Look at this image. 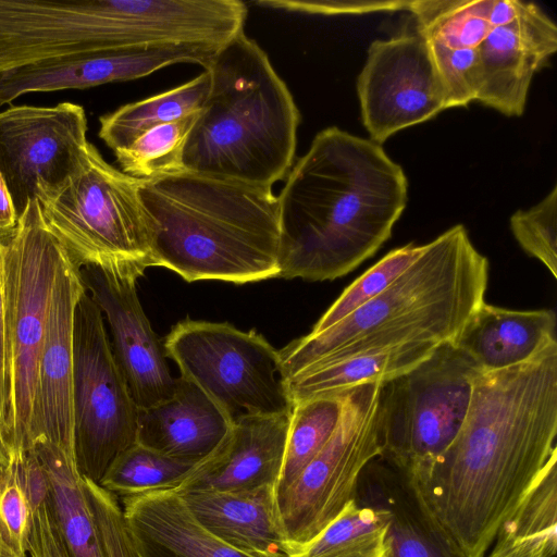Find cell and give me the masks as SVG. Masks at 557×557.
<instances>
[{
  "label": "cell",
  "mask_w": 557,
  "mask_h": 557,
  "mask_svg": "<svg viewBox=\"0 0 557 557\" xmlns=\"http://www.w3.org/2000/svg\"><path fill=\"white\" fill-rule=\"evenodd\" d=\"M557 342L532 359L474 380L456 437L411 474L468 557H484L497 529L557 454Z\"/></svg>",
  "instance_id": "cell-1"
},
{
  "label": "cell",
  "mask_w": 557,
  "mask_h": 557,
  "mask_svg": "<svg viewBox=\"0 0 557 557\" xmlns=\"http://www.w3.org/2000/svg\"><path fill=\"white\" fill-rule=\"evenodd\" d=\"M408 183L381 145L331 126L293 165L277 197L282 278L332 281L392 235Z\"/></svg>",
  "instance_id": "cell-2"
},
{
  "label": "cell",
  "mask_w": 557,
  "mask_h": 557,
  "mask_svg": "<svg viewBox=\"0 0 557 557\" xmlns=\"http://www.w3.org/2000/svg\"><path fill=\"white\" fill-rule=\"evenodd\" d=\"M152 267L187 282L246 284L278 277L281 228L270 187L182 172L145 180Z\"/></svg>",
  "instance_id": "cell-3"
},
{
  "label": "cell",
  "mask_w": 557,
  "mask_h": 557,
  "mask_svg": "<svg viewBox=\"0 0 557 557\" xmlns=\"http://www.w3.org/2000/svg\"><path fill=\"white\" fill-rule=\"evenodd\" d=\"M488 261L457 224L423 246L385 290L326 331L280 351L287 376L319 364L407 344L453 342L484 301Z\"/></svg>",
  "instance_id": "cell-4"
},
{
  "label": "cell",
  "mask_w": 557,
  "mask_h": 557,
  "mask_svg": "<svg viewBox=\"0 0 557 557\" xmlns=\"http://www.w3.org/2000/svg\"><path fill=\"white\" fill-rule=\"evenodd\" d=\"M205 70L210 89L185 144V171L272 188L296 151L300 114L289 89L244 29Z\"/></svg>",
  "instance_id": "cell-5"
},
{
  "label": "cell",
  "mask_w": 557,
  "mask_h": 557,
  "mask_svg": "<svg viewBox=\"0 0 557 557\" xmlns=\"http://www.w3.org/2000/svg\"><path fill=\"white\" fill-rule=\"evenodd\" d=\"M145 180L109 164L90 143L82 166L64 183L37 186L47 228L78 267L139 278L152 267L148 214L138 190Z\"/></svg>",
  "instance_id": "cell-6"
},
{
  "label": "cell",
  "mask_w": 557,
  "mask_h": 557,
  "mask_svg": "<svg viewBox=\"0 0 557 557\" xmlns=\"http://www.w3.org/2000/svg\"><path fill=\"white\" fill-rule=\"evenodd\" d=\"M62 246L47 228L37 198L17 218L2 246L7 350L3 437L12 453L39 435L38 364Z\"/></svg>",
  "instance_id": "cell-7"
},
{
  "label": "cell",
  "mask_w": 557,
  "mask_h": 557,
  "mask_svg": "<svg viewBox=\"0 0 557 557\" xmlns=\"http://www.w3.org/2000/svg\"><path fill=\"white\" fill-rule=\"evenodd\" d=\"M478 364L451 342L410 371L381 384V458L409 474L430 466L456 437L467 416Z\"/></svg>",
  "instance_id": "cell-8"
},
{
  "label": "cell",
  "mask_w": 557,
  "mask_h": 557,
  "mask_svg": "<svg viewBox=\"0 0 557 557\" xmlns=\"http://www.w3.org/2000/svg\"><path fill=\"white\" fill-rule=\"evenodd\" d=\"M181 376L197 385L232 423L248 416L290 413L280 356L262 335L230 323L184 320L163 343Z\"/></svg>",
  "instance_id": "cell-9"
},
{
  "label": "cell",
  "mask_w": 557,
  "mask_h": 557,
  "mask_svg": "<svg viewBox=\"0 0 557 557\" xmlns=\"http://www.w3.org/2000/svg\"><path fill=\"white\" fill-rule=\"evenodd\" d=\"M74 457L83 479L100 484L136 443L138 408L115 360L103 314L86 288L74 313Z\"/></svg>",
  "instance_id": "cell-10"
},
{
  "label": "cell",
  "mask_w": 557,
  "mask_h": 557,
  "mask_svg": "<svg viewBox=\"0 0 557 557\" xmlns=\"http://www.w3.org/2000/svg\"><path fill=\"white\" fill-rule=\"evenodd\" d=\"M382 383L345 392L338 424L297 479L276 496L282 530L289 546L319 534L355 498L366 466L381 456L377 404Z\"/></svg>",
  "instance_id": "cell-11"
},
{
  "label": "cell",
  "mask_w": 557,
  "mask_h": 557,
  "mask_svg": "<svg viewBox=\"0 0 557 557\" xmlns=\"http://www.w3.org/2000/svg\"><path fill=\"white\" fill-rule=\"evenodd\" d=\"M357 91L363 125L379 145L448 109L429 40L418 29L371 42Z\"/></svg>",
  "instance_id": "cell-12"
},
{
  "label": "cell",
  "mask_w": 557,
  "mask_h": 557,
  "mask_svg": "<svg viewBox=\"0 0 557 557\" xmlns=\"http://www.w3.org/2000/svg\"><path fill=\"white\" fill-rule=\"evenodd\" d=\"M89 144L79 104L10 106L1 111L0 172L17 215L36 198L37 186H58L76 173Z\"/></svg>",
  "instance_id": "cell-13"
},
{
  "label": "cell",
  "mask_w": 557,
  "mask_h": 557,
  "mask_svg": "<svg viewBox=\"0 0 557 557\" xmlns=\"http://www.w3.org/2000/svg\"><path fill=\"white\" fill-rule=\"evenodd\" d=\"M81 275L108 322L115 360L137 408L172 397L176 377L170 372L164 346L140 305L138 278L97 267L81 268Z\"/></svg>",
  "instance_id": "cell-14"
},
{
  "label": "cell",
  "mask_w": 557,
  "mask_h": 557,
  "mask_svg": "<svg viewBox=\"0 0 557 557\" xmlns=\"http://www.w3.org/2000/svg\"><path fill=\"white\" fill-rule=\"evenodd\" d=\"M221 47L165 44L91 51L0 72V106L30 92L84 89L145 77L176 63L206 66Z\"/></svg>",
  "instance_id": "cell-15"
},
{
  "label": "cell",
  "mask_w": 557,
  "mask_h": 557,
  "mask_svg": "<svg viewBox=\"0 0 557 557\" xmlns=\"http://www.w3.org/2000/svg\"><path fill=\"white\" fill-rule=\"evenodd\" d=\"M84 290L81 268L62 247L38 364V437L72 450L74 313Z\"/></svg>",
  "instance_id": "cell-16"
},
{
  "label": "cell",
  "mask_w": 557,
  "mask_h": 557,
  "mask_svg": "<svg viewBox=\"0 0 557 557\" xmlns=\"http://www.w3.org/2000/svg\"><path fill=\"white\" fill-rule=\"evenodd\" d=\"M556 50L555 23L524 2L513 22L493 27L478 48L482 84L476 101L507 116L522 115L534 74Z\"/></svg>",
  "instance_id": "cell-17"
},
{
  "label": "cell",
  "mask_w": 557,
  "mask_h": 557,
  "mask_svg": "<svg viewBox=\"0 0 557 557\" xmlns=\"http://www.w3.org/2000/svg\"><path fill=\"white\" fill-rule=\"evenodd\" d=\"M290 413L248 416L235 421L221 445L174 491L245 492L276 487Z\"/></svg>",
  "instance_id": "cell-18"
},
{
  "label": "cell",
  "mask_w": 557,
  "mask_h": 557,
  "mask_svg": "<svg viewBox=\"0 0 557 557\" xmlns=\"http://www.w3.org/2000/svg\"><path fill=\"white\" fill-rule=\"evenodd\" d=\"M354 499L388 512L387 557H468L430 509L412 475L381 457L361 472Z\"/></svg>",
  "instance_id": "cell-19"
},
{
  "label": "cell",
  "mask_w": 557,
  "mask_h": 557,
  "mask_svg": "<svg viewBox=\"0 0 557 557\" xmlns=\"http://www.w3.org/2000/svg\"><path fill=\"white\" fill-rule=\"evenodd\" d=\"M232 424L207 394L180 376L172 397L138 409L136 443L175 459L199 463L221 445Z\"/></svg>",
  "instance_id": "cell-20"
},
{
  "label": "cell",
  "mask_w": 557,
  "mask_h": 557,
  "mask_svg": "<svg viewBox=\"0 0 557 557\" xmlns=\"http://www.w3.org/2000/svg\"><path fill=\"white\" fill-rule=\"evenodd\" d=\"M197 522L251 557H288L274 486L245 492H176Z\"/></svg>",
  "instance_id": "cell-21"
},
{
  "label": "cell",
  "mask_w": 557,
  "mask_h": 557,
  "mask_svg": "<svg viewBox=\"0 0 557 557\" xmlns=\"http://www.w3.org/2000/svg\"><path fill=\"white\" fill-rule=\"evenodd\" d=\"M122 504L139 557H251L203 529L174 490L123 496Z\"/></svg>",
  "instance_id": "cell-22"
},
{
  "label": "cell",
  "mask_w": 557,
  "mask_h": 557,
  "mask_svg": "<svg viewBox=\"0 0 557 557\" xmlns=\"http://www.w3.org/2000/svg\"><path fill=\"white\" fill-rule=\"evenodd\" d=\"M553 342L554 310H511L483 301L451 343L490 372L523 363Z\"/></svg>",
  "instance_id": "cell-23"
},
{
  "label": "cell",
  "mask_w": 557,
  "mask_h": 557,
  "mask_svg": "<svg viewBox=\"0 0 557 557\" xmlns=\"http://www.w3.org/2000/svg\"><path fill=\"white\" fill-rule=\"evenodd\" d=\"M32 449L47 472L49 504L69 557H108L91 515L74 450L38 437Z\"/></svg>",
  "instance_id": "cell-24"
},
{
  "label": "cell",
  "mask_w": 557,
  "mask_h": 557,
  "mask_svg": "<svg viewBox=\"0 0 557 557\" xmlns=\"http://www.w3.org/2000/svg\"><path fill=\"white\" fill-rule=\"evenodd\" d=\"M437 344H407L305 369L288 379L293 404L356 386L391 381L426 360Z\"/></svg>",
  "instance_id": "cell-25"
},
{
  "label": "cell",
  "mask_w": 557,
  "mask_h": 557,
  "mask_svg": "<svg viewBox=\"0 0 557 557\" xmlns=\"http://www.w3.org/2000/svg\"><path fill=\"white\" fill-rule=\"evenodd\" d=\"M557 454L497 529L488 557H554L557 549Z\"/></svg>",
  "instance_id": "cell-26"
},
{
  "label": "cell",
  "mask_w": 557,
  "mask_h": 557,
  "mask_svg": "<svg viewBox=\"0 0 557 557\" xmlns=\"http://www.w3.org/2000/svg\"><path fill=\"white\" fill-rule=\"evenodd\" d=\"M210 89V74L149 98L124 104L100 116L99 137L114 152L131 145L147 131L198 113Z\"/></svg>",
  "instance_id": "cell-27"
},
{
  "label": "cell",
  "mask_w": 557,
  "mask_h": 557,
  "mask_svg": "<svg viewBox=\"0 0 557 557\" xmlns=\"http://www.w3.org/2000/svg\"><path fill=\"white\" fill-rule=\"evenodd\" d=\"M389 515L352 499L310 541L289 546L288 557H387Z\"/></svg>",
  "instance_id": "cell-28"
},
{
  "label": "cell",
  "mask_w": 557,
  "mask_h": 557,
  "mask_svg": "<svg viewBox=\"0 0 557 557\" xmlns=\"http://www.w3.org/2000/svg\"><path fill=\"white\" fill-rule=\"evenodd\" d=\"M344 397L345 392L321 395L294 405L276 496L288 488L327 443L338 424Z\"/></svg>",
  "instance_id": "cell-29"
},
{
  "label": "cell",
  "mask_w": 557,
  "mask_h": 557,
  "mask_svg": "<svg viewBox=\"0 0 557 557\" xmlns=\"http://www.w3.org/2000/svg\"><path fill=\"white\" fill-rule=\"evenodd\" d=\"M492 0H418L408 11L418 30L431 41L451 49H476L493 28L487 16Z\"/></svg>",
  "instance_id": "cell-30"
},
{
  "label": "cell",
  "mask_w": 557,
  "mask_h": 557,
  "mask_svg": "<svg viewBox=\"0 0 557 557\" xmlns=\"http://www.w3.org/2000/svg\"><path fill=\"white\" fill-rule=\"evenodd\" d=\"M197 465L135 443L113 460L99 485L121 497L175 490Z\"/></svg>",
  "instance_id": "cell-31"
},
{
  "label": "cell",
  "mask_w": 557,
  "mask_h": 557,
  "mask_svg": "<svg viewBox=\"0 0 557 557\" xmlns=\"http://www.w3.org/2000/svg\"><path fill=\"white\" fill-rule=\"evenodd\" d=\"M198 113L158 125L127 147L114 151L121 171L147 181L186 172L184 148Z\"/></svg>",
  "instance_id": "cell-32"
},
{
  "label": "cell",
  "mask_w": 557,
  "mask_h": 557,
  "mask_svg": "<svg viewBox=\"0 0 557 557\" xmlns=\"http://www.w3.org/2000/svg\"><path fill=\"white\" fill-rule=\"evenodd\" d=\"M423 246L408 244L385 255L344 289L309 334L317 335L326 331L385 290L421 255Z\"/></svg>",
  "instance_id": "cell-33"
},
{
  "label": "cell",
  "mask_w": 557,
  "mask_h": 557,
  "mask_svg": "<svg viewBox=\"0 0 557 557\" xmlns=\"http://www.w3.org/2000/svg\"><path fill=\"white\" fill-rule=\"evenodd\" d=\"M510 228L520 247L556 278L557 186L532 208L516 211L510 218Z\"/></svg>",
  "instance_id": "cell-34"
},
{
  "label": "cell",
  "mask_w": 557,
  "mask_h": 557,
  "mask_svg": "<svg viewBox=\"0 0 557 557\" xmlns=\"http://www.w3.org/2000/svg\"><path fill=\"white\" fill-rule=\"evenodd\" d=\"M33 509L11 460L0 473V557H27Z\"/></svg>",
  "instance_id": "cell-35"
},
{
  "label": "cell",
  "mask_w": 557,
  "mask_h": 557,
  "mask_svg": "<svg viewBox=\"0 0 557 557\" xmlns=\"http://www.w3.org/2000/svg\"><path fill=\"white\" fill-rule=\"evenodd\" d=\"M429 44L448 109L476 101L482 84L478 48L451 49L431 40Z\"/></svg>",
  "instance_id": "cell-36"
},
{
  "label": "cell",
  "mask_w": 557,
  "mask_h": 557,
  "mask_svg": "<svg viewBox=\"0 0 557 557\" xmlns=\"http://www.w3.org/2000/svg\"><path fill=\"white\" fill-rule=\"evenodd\" d=\"M85 495L108 557H139L114 494L83 479Z\"/></svg>",
  "instance_id": "cell-37"
},
{
  "label": "cell",
  "mask_w": 557,
  "mask_h": 557,
  "mask_svg": "<svg viewBox=\"0 0 557 557\" xmlns=\"http://www.w3.org/2000/svg\"><path fill=\"white\" fill-rule=\"evenodd\" d=\"M262 8L308 14H364L407 10L410 1H311V0H259Z\"/></svg>",
  "instance_id": "cell-38"
},
{
  "label": "cell",
  "mask_w": 557,
  "mask_h": 557,
  "mask_svg": "<svg viewBox=\"0 0 557 557\" xmlns=\"http://www.w3.org/2000/svg\"><path fill=\"white\" fill-rule=\"evenodd\" d=\"M2 246L0 239V432L3 435L7 412V350H5V319L4 289L2 273Z\"/></svg>",
  "instance_id": "cell-39"
},
{
  "label": "cell",
  "mask_w": 557,
  "mask_h": 557,
  "mask_svg": "<svg viewBox=\"0 0 557 557\" xmlns=\"http://www.w3.org/2000/svg\"><path fill=\"white\" fill-rule=\"evenodd\" d=\"M523 5L518 0H492L487 22L492 27L507 25L519 16Z\"/></svg>",
  "instance_id": "cell-40"
},
{
  "label": "cell",
  "mask_w": 557,
  "mask_h": 557,
  "mask_svg": "<svg viewBox=\"0 0 557 557\" xmlns=\"http://www.w3.org/2000/svg\"><path fill=\"white\" fill-rule=\"evenodd\" d=\"M17 218L12 197L0 172V232L12 231L16 225Z\"/></svg>",
  "instance_id": "cell-41"
},
{
  "label": "cell",
  "mask_w": 557,
  "mask_h": 557,
  "mask_svg": "<svg viewBox=\"0 0 557 557\" xmlns=\"http://www.w3.org/2000/svg\"><path fill=\"white\" fill-rule=\"evenodd\" d=\"M13 453L0 432V473L11 463Z\"/></svg>",
  "instance_id": "cell-42"
}]
</instances>
